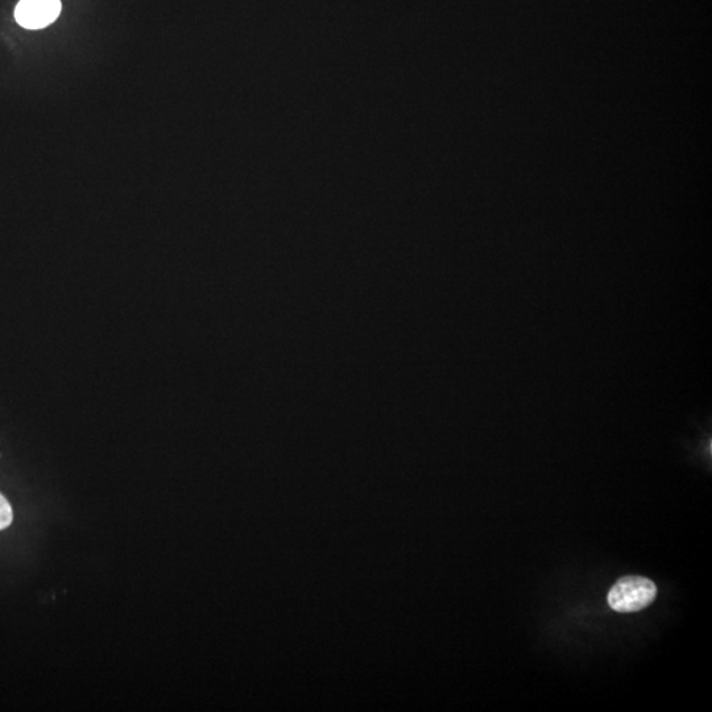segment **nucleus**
<instances>
[{"mask_svg": "<svg viewBox=\"0 0 712 712\" xmlns=\"http://www.w3.org/2000/svg\"><path fill=\"white\" fill-rule=\"evenodd\" d=\"M14 520V512H12L11 504L0 494V531L10 527Z\"/></svg>", "mask_w": 712, "mask_h": 712, "instance_id": "7ed1b4c3", "label": "nucleus"}, {"mask_svg": "<svg viewBox=\"0 0 712 712\" xmlns=\"http://www.w3.org/2000/svg\"><path fill=\"white\" fill-rule=\"evenodd\" d=\"M657 596V586L644 577H624L612 586L607 596L608 606L619 614H632L651 606Z\"/></svg>", "mask_w": 712, "mask_h": 712, "instance_id": "f257e3e1", "label": "nucleus"}, {"mask_svg": "<svg viewBox=\"0 0 712 712\" xmlns=\"http://www.w3.org/2000/svg\"><path fill=\"white\" fill-rule=\"evenodd\" d=\"M61 12V0H20L15 19L27 30H41L56 22Z\"/></svg>", "mask_w": 712, "mask_h": 712, "instance_id": "f03ea898", "label": "nucleus"}]
</instances>
